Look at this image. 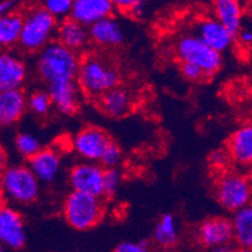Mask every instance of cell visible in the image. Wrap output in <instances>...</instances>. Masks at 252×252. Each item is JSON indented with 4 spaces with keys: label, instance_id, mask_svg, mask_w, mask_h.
<instances>
[{
    "label": "cell",
    "instance_id": "ffe728a7",
    "mask_svg": "<svg viewBox=\"0 0 252 252\" xmlns=\"http://www.w3.org/2000/svg\"><path fill=\"white\" fill-rule=\"evenodd\" d=\"M227 155L238 166H249L252 161V127L238 128L228 141Z\"/></svg>",
    "mask_w": 252,
    "mask_h": 252
},
{
    "label": "cell",
    "instance_id": "d590c367",
    "mask_svg": "<svg viewBox=\"0 0 252 252\" xmlns=\"http://www.w3.org/2000/svg\"><path fill=\"white\" fill-rule=\"evenodd\" d=\"M14 1H0V17L8 14L9 11L14 10Z\"/></svg>",
    "mask_w": 252,
    "mask_h": 252
},
{
    "label": "cell",
    "instance_id": "74e56055",
    "mask_svg": "<svg viewBox=\"0 0 252 252\" xmlns=\"http://www.w3.org/2000/svg\"><path fill=\"white\" fill-rule=\"evenodd\" d=\"M232 245H223V246H216L212 249H208L207 252H232Z\"/></svg>",
    "mask_w": 252,
    "mask_h": 252
},
{
    "label": "cell",
    "instance_id": "d4e9b609",
    "mask_svg": "<svg viewBox=\"0 0 252 252\" xmlns=\"http://www.w3.org/2000/svg\"><path fill=\"white\" fill-rule=\"evenodd\" d=\"M156 244L162 247L175 246L178 241L177 222L173 215L164 214L157 222L153 232Z\"/></svg>",
    "mask_w": 252,
    "mask_h": 252
},
{
    "label": "cell",
    "instance_id": "d6a6232c",
    "mask_svg": "<svg viewBox=\"0 0 252 252\" xmlns=\"http://www.w3.org/2000/svg\"><path fill=\"white\" fill-rule=\"evenodd\" d=\"M228 159H230V157H228L227 152H222V151H217L210 158L211 163L215 167H223Z\"/></svg>",
    "mask_w": 252,
    "mask_h": 252
},
{
    "label": "cell",
    "instance_id": "ac0fdd59",
    "mask_svg": "<svg viewBox=\"0 0 252 252\" xmlns=\"http://www.w3.org/2000/svg\"><path fill=\"white\" fill-rule=\"evenodd\" d=\"M56 38L57 43L72 52L78 53L79 50L84 49L89 43L88 28L74 22L70 18H67L62 20L57 27Z\"/></svg>",
    "mask_w": 252,
    "mask_h": 252
},
{
    "label": "cell",
    "instance_id": "d6986e66",
    "mask_svg": "<svg viewBox=\"0 0 252 252\" xmlns=\"http://www.w3.org/2000/svg\"><path fill=\"white\" fill-rule=\"evenodd\" d=\"M27 109V97L22 89L0 93V126L9 127L20 121Z\"/></svg>",
    "mask_w": 252,
    "mask_h": 252
},
{
    "label": "cell",
    "instance_id": "e0dca14e",
    "mask_svg": "<svg viewBox=\"0 0 252 252\" xmlns=\"http://www.w3.org/2000/svg\"><path fill=\"white\" fill-rule=\"evenodd\" d=\"M89 40L99 47L113 48L118 47L125 40L123 29L118 20L113 17H108L99 20L88 28Z\"/></svg>",
    "mask_w": 252,
    "mask_h": 252
},
{
    "label": "cell",
    "instance_id": "ab89813d",
    "mask_svg": "<svg viewBox=\"0 0 252 252\" xmlns=\"http://www.w3.org/2000/svg\"><path fill=\"white\" fill-rule=\"evenodd\" d=\"M0 252H5V250H4V247L0 245Z\"/></svg>",
    "mask_w": 252,
    "mask_h": 252
},
{
    "label": "cell",
    "instance_id": "9c48e42d",
    "mask_svg": "<svg viewBox=\"0 0 252 252\" xmlns=\"http://www.w3.org/2000/svg\"><path fill=\"white\" fill-rule=\"evenodd\" d=\"M109 142L108 134L102 128L86 127L73 138V150L86 162L97 163Z\"/></svg>",
    "mask_w": 252,
    "mask_h": 252
},
{
    "label": "cell",
    "instance_id": "e575fe53",
    "mask_svg": "<svg viewBox=\"0 0 252 252\" xmlns=\"http://www.w3.org/2000/svg\"><path fill=\"white\" fill-rule=\"evenodd\" d=\"M146 3L144 1H141V0H134L133 5L129 9L128 14L132 15L133 18H141L143 17L144 11H146Z\"/></svg>",
    "mask_w": 252,
    "mask_h": 252
},
{
    "label": "cell",
    "instance_id": "4dcf8cb0",
    "mask_svg": "<svg viewBox=\"0 0 252 252\" xmlns=\"http://www.w3.org/2000/svg\"><path fill=\"white\" fill-rule=\"evenodd\" d=\"M181 73L183 77L189 82H202L206 79V75L203 74L200 68L189 63H181Z\"/></svg>",
    "mask_w": 252,
    "mask_h": 252
},
{
    "label": "cell",
    "instance_id": "7402d4cb",
    "mask_svg": "<svg viewBox=\"0 0 252 252\" xmlns=\"http://www.w3.org/2000/svg\"><path fill=\"white\" fill-rule=\"evenodd\" d=\"M98 99H99L100 109L107 116L114 117V118L126 116L130 111L132 103H133L129 92L121 87L111 89Z\"/></svg>",
    "mask_w": 252,
    "mask_h": 252
},
{
    "label": "cell",
    "instance_id": "9a60e30c",
    "mask_svg": "<svg viewBox=\"0 0 252 252\" xmlns=\"http://www.w3.org/2000/svg\"><path fill=\"white\" fill-rule=\"evenodd\" d=\"M48 94L52 104L61 113L74 114L79 108V87L75 81H57L48 84Z\"/></svg>",
    "mask_w": 252,
    "mask_h": 252
},
{
    "label": "cell",
    "instance_id": "7c38bea8",
    "mask_svg": "<svg viewBox=\"0 0 252 252\" xmlns=\"http://www.w3.org/2000/svg\"><path fill=\"white\" fill-rule=\"evenodd\" d=\"M28 78V68L18 56L0 52V93L22 89Z\"/></svg>",
    "mask_w": 252,
    "mask_h": 252
},
{
    "label": "cell",
    "instance_id": "7a4b0ae2",
    "mask_svg": "<svg viewBox=\"0 0 252 252\" xmlns=\"http://www.w3.org/2000/svg\"><path fill=\"white\" fill-rule=\"evenodd\" d=\"M81 58L57 42H52L39 52L36 72L48 84L57 81H75Z\"/></svg>",
    "mask_w": 252,
    "mask_h": 252
},
{
    "label": "cell",
    "instance_id": "277c9868",
    "mask_svg": "<svg viewBox=\"0 0 252 252\" xmlns=\"http://www.w3.org/2000/svg\"><path fill=\"white\" fill-rule=\"evenodd\" d=\"M0 193L6 201L29 205L40 193V183L27 164H11L0 175Z\"/></svg>",
    "mask_w": 252,
    "mask_h": 252
},
{
    "label": "cell",
    "instance_id": "6da1fadb",
    "mask_svg": "<svg viewBox=\"0 0 252 252\" xmlns=\"http://www.w3.org/2000/svg\"><path fill=\"white\" fill-rule=\"evenodd\" d=\"M77 84L84 94L100 98L104 93L118 87L119 72L113 64L97 54L81 59L77 73Z\"/></svg>",
    "mask_w": 252,
    "mask_h": 252
},
{
    "label": "cell",
    "instance_id": "52a82bcc",
    "mask_svg": "<svg viewBox=\"0 0 252 252\" xmlns=\"http://www.w3.org/2000/svg\"><path fill=\"white\" fill-rule=\"evenodd\" d=\"M216 198L220 205L235 214L250 206L251 182L240 172L226 171L216 181Z\"/></svg>",
    "mask_w": 252,
    "mask_h": 252
},
{
    "label": "cell",
    "instance_id": "2e32d148",
    "mask_svg": "<svg viewBox=\"0 0 252 252\" xmlns=\"http://www.w3.org/2000/svg\"><path fill=\"white\" fill-rule=\"evenodd\" d=\"M29 161V169L39 183H52L57 180L61 171V156L54 148H42Z\"/></svg>",
    "mask_w": 252,
    "mask_h": 252
},
{
    "label": "cell",
    "instance_id": "f546056e",
    "mask_svg": "<svg viewBox=\"0 0 252 252\" xmlns=\"http://www.w3.org/2000/svg\"><path fill=\"white\" fill-rule=\"evenodd\" d=\"M122 182V173L118 168L104 169L103 172V196L112 197L117 193Z\"/></svg>",
    "mask_w": 252,
    "mask_h": 252
},
{
    "label": "cell",
    "instance_id": "8d00e7d4",
    "mask_svg": "<svg viewBox=\"0 0 252 252\" xmlns=\"http://www.w3.org/2000/svg\"><path fill=\"white\" fill-rule=\"evenodd\" d=\"M6 167H8V153H6L5 148L0 144V175Z\"/></svg>",
    "mask_w": 252,
    "mask_h": 252
},
{
    "label": "cell",
    "instance_id": "836d02e7",
    "mask_svg": "<svg viewBox=\"0 0 252 252\" xmlns=\"http://www.w3.org/2000/svg\"><path fill=\"white\" fill-rule=\"evenodd\" d=\"M236 36H237L238 40H240L245 47H250V45H251L252 32L251 29H250V27H244V25H242L241 29L238 31L237 35Z\"/></svg>",
    "mask_w": 252,
    "mask_h": 252
},
{
    "label": "cell",
    "instance_id": "cb8c5ba5",
    "mask_svg": "<svg viewBox=\"0 0 252 252\" xmlns=\"http://www.w3.org/2000/svg\"><path fill=\"white\" fill-rule=\"evenodd\" d=\"M22 25L23 15L19 11H9L0 17V48L9 49L19 44Z\"/></svg>",
    "mask_w": 252,
    "mask_h": 252
},
{
    "label": "cell",
    "instance_id": "30bf717a",
    "mask_svg": "<svg viewBox=\"0 0 252 252\" xmlns=\"http://www.w3.org/2000/svg\"><path fill=\"white\" fill-rule=\"evenodd\" d=\"M27 242L24 220L10 206H0V245L11 250H20Z\"/></svg>",
    "mask_w": 252,
    "mask_h": 252
},
{
    "label": "cell",
    "instance_id": "4316f807",
    "mask_svg": "<svg viewBox=\"0 0 252 252\" xmlns=\"http://www.w3.org/2000/svg\"><path fill=\"white\" fill-rule=\"evenodd\" d=\"M27 108L31 109L36 116H45L49 113L52 108V100H50L48 92L36 91L27 98Z\"/></svg>",
    "mask_w": 252,
    "mask_h": 252
},
{
    "label": "cell",
    "instance_id": "f1b7e54d",
    "mask_svg": "<svg viewBox=\"0 0 252 252\" xmlns=\"http://www.w3.org/2000/svg\"><path fill=\"white\" fill-rule=\"evenodd\" d=\"M121 161H122V151H121L118 144L111 141L108 146L105 147V150L103 151L98 162H99V166L103 169H109L117 168Z\"/></svg>",
    "mask_w": 252,
    "mask_h": 252
},
{
    "label": "cell",
    "instance_id": "ba28073f",
    "mask_svg": "<svg viewBox=\"0 0 252 252\" xmlns=\"http://www.w3.org/2000/svg\"><path fill=\"white\" fill-rule=\"evenodd\" d=\"M103 172L104 169L93 162H82L73 166L69 172L73 192L100 198L103 196Z\"/></svg>",
    "mask_w": 252,
    "mask_h": 252
},
{
    "label": "cell",
    "instance_id": "1f68e13d",
    "mask_svg": "<svg viewBox=\"0 0 252 252\" xmlns=\"http://www.w3.org/2000/svg\"><path fill=\"white\" fill-rule=\"evenodd\" d=\"M113 252H153L147 242H122Z\"/></svg>",
    "mask_w": 252,
    "mask_h": 252
},
{
    "label": "cell",
    "instance_id": "4fadbf2b",
    "mask_svg": "<svg viewBox=\"0 0 252 252\" xmlns=\"http://www.w3.org/2000/svg\"><path fill=\"white\" fill-rule=\"evenodd\" d=\"M113 10L112 0H73L69 18L89 28L99 20L112 17Z\"/></svg>",
    "mask_w": 252,
    "mask_h": 252
},
{
    "label": "cell",
    "instance_id": "8992f818",
    "mask_svg": "<svg viewBox=\"0 0 252 252\" xmlns=\"http://www.w3.org/2000/svg\"><path fill=\"white\" fill-rule=\"evenodd\" d=\"M176 53L181 63L193 64L202 70L206 78L216 74L222 65V54L211 49L193 34L182 36L178 40Z\"/></svg>",
    "mask_w": 252,
    "mask_h": 252
},
{
    "label": "cell",
    "instance_id": "5bb4252c",
    "mask_svg": "<svg viewBox=\"0 0 252 252\" xmlns=\"http://www.w3.org/2000/svg\"><path fill=\"white\" fill-rule=\"evenodd\" d=\"M198 38L205 43L207 47L214 49L215 52L222 54L232 45L235 36L220 24L215 18H205L197 24V34Z\"/></svg>",
    "mask_w": 252,
    "mask_h": 252
},
{
    "label": "cell",
    "instance_id": "484cf974",
    "mask_svg": "<svg viewBox=\"0 0 252 252\" xmlns=\"http://www.w3.org/2000/svg\"><path fill=\"white\" fill-rule=\"evenodd\" d=\"M42 148V143L38 137L29 132H22L15 137V150L23 158L31 159Z\"/></svg>",
    "mask_w": 252,
    "mask_h": 252
},
{
    "label": "cell",
    "instance_id": "3957f363",
    "mask_svg": "<svg viewBox=\"0 0 252 252\" xmlns=\"http://www.w3.org/2000/svg\"><path fill=\"white\" fill-rule=\"evenodd\" d=\"M23 15L19 44L27 52H40L56 36L58 20L43 8L42 5L27 9Z\"/></svg>",
    "mask_w": 252,
    "mask_h": 252
},
{
    "label": "cell",
    "instance_id": "44dd1931",
    "mask_svg": "<svg viewBox=\"0 0 252 252\" xmlns=\"http://www.w3.org/2000/svg\"><path fill=\"white\" fill-rule=\"evenodd\" d=\"M215 19L236 38L244 22L241 4L236 0H217L214 4Z\"/></svg>",
    "mask_w": 252,
    "mask_h": 252
},
{
    "label": "cell",
    "instance_id": "603a6c76",
    "mask_svg": "<svg viewBox=\"0 0 252 252\" xmlns=\"http://www.w3.org/2000/svg\"><path fill=\"white\" fill-rule=\"evenodd\" d=\"M233 241L238 245V249L252 247V208L251 206L242 208L233 214L232 220Z\"/></svg>",
    "mask_w": 252,
    "mask_h": 252
},
{
    "label": "cell",
    "instance_id": "83f0119b",
    "mask_svg": "<svg viewBox=\"0 0 252 252\" xmlns=\"http://www.w3.org/2000/svg\"><path fill=\"white\" fill-rule=\"evenodd\" d=\"M72 3L73 0H47L42 6L54 19L63 20L70 17Z\"/></svg>",
    "mask_w": 252,
    "mask_h": 252
},
{
    "label": "cell",
    "instance_id": "8fae6325",
    "mask_svg": "<svg viewBox=\"0 0 252 252\" xmlns=\"http://www.w3.org/2000/svg\"><path fill=\"white\" fill-rule=\"evenodd\" d=\"M197 240L206 249L231 245L233 241L231 220L222 216L205 220L197 228Z\"/></svg>",
    "mask_w": 252,
    "mask_h": 252
},
{
    "label": "cell",
    "instance_id": "f35d334b",
    "mask_svg": "<svg viewBox=\"0 0 252 252\" xmlns=\"http://www.w3.org/2000/svg\"><path fill=\"white\" fill-rule=\"evenodd\" d=\"M232 252H252L250 249H233Z\"/></svg>",
    "mask_w": 252,
    "mask_h": 252
},
{
    "label": "cell",
    "instance_id": "5b68a950",
    "mask_svg": "<svg viewBox=\"0 0 252 252\" xmlns=\"http://www.w3.org/2000/svg\"><path fill=\"white\" fill-rule=\"evenodd\" d=\"M63 216L75 230H89L102 220V201L98 197L72 191L64 200Z\"/></svg>",
    "mask_w": 252,
    "mask_h": 252
}]
</instances>
